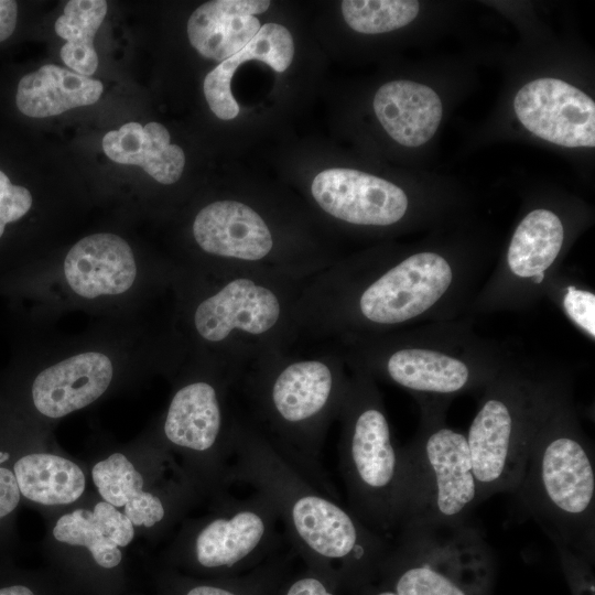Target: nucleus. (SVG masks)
I'll return each mask as SVG.
<instances>
[{
  "label": "nucleus",
  "mask_w": 595,
  "mask_h": 595,
  "mask_svg": "<svg viewBox=\"0 0 595 595\" xmlns=\"http://www.w3.org/2000/svg\"><path fill=\"white\" fill-rule=\"evenodd\" d=\"M186 357L173 317L158 323L150 310L93 318L75 333L47 331L30 374L29 405L36 423L52 429L153 376H173Z\"/></svg>",
  "instance_id": "f257e3e1"
},
{
  "label": "nucleus",
  "mask_w": 595,
  "mask_h": 595,
  "mask_svg": "<svg viewBox=\"0 0 595 595\" xmlns=\"http://www.w3.org/2000/svg\"><path fill=\"white\" fill-rule=\"evenodd\" d=\"M231 483L264 495L291 547L315 566L367 578L390 549L387 539L288 462L252 422L240 419L234 433Z\"/></svg>",
  "instance_id": "f03ea898"
},
{
  "label": "nucleus",
  "mask_w": 595,
  "mask_h": 595,
  "mask_svg": "<svg viewBox=\"0 0 595 595\" xmlns=\"http://www.w3.org/2000/svg\"><path fill=\"white\" fill-rule=\"evenodd\" d=\"M180 267L142 252L113 231L85 235L34 261L24 288L47 328L68 314L93 318L144 312L174 288Z\"/></svg>",
  "instance_id": "7ed1b4c3"
},
{
  "label": "nucleus",
  "mask_w": 595,
  "mask_h": 595,
  "mask_svg": "<svg viewBox=\"0 0 595 595\" xmlns=\"http://www.w3.org/2000/svg\"><path fill=\"white\" fill-rule=\"evenodd\" d=\"M164 412L150 430L173 455L199 497L228 495L237 418L228 405L226 365L187 355L172 376Z\"/></svg>",
  "instance_id": "20e7f679"
},
{
  "label": "nucleus",
  "mask_w": 595,
  "mask_h": 595,
  "mask_svg": "<svg viewBox=\"0 0 595 595\" xmlns=\"http://www.w3.org/2000/svg\"><path fill=\"white\" fill-rule=\"evenodd\" d=\"M249 393L262 435L312 484L338 499L321 463L327 425L344 401L334 368L324 359L291 360L260 372Z\"/></svg>",
  "instance_id": "39448f33"
},
{
  "label": "nucleus",
  "mask_w": 595,
  "mask_h": 595,
  "mask_svg": "<svg viewBox=\"0 0 595 595\" xmlns=\"http://www.w3.org/2000/svg\"><path fill=\"white\" fill-rule=\"evenodd\" d=\"M515 494L556 547L594 563V455L582 440L565 432L533 435Z\"/></svg>",
  "instance_id": "423d86ee"
},
{
  "label": "nucleus",
  "mask_w": 595,
  "mask_h": 595,
  "mask_svg": "<svg viewBox=\"0 0 595 595\" xmlns=\"http://www.w3.org/2000/svg\"><path fill=\"white\" fill-rule=\"evenodd\" d=\"M173 292L172 317L187 355L216 363L235 337H262L280 325L284 314L280 293L249 275L181 269Z\"/></svg>",
  "instance_id": "0eeeda50"
},
{
  "label": "nucleus",
  "mask_w": 595,
  "mask_h": 595,
  "mask_svg": "<svg viewBox=\"0 0 595 595\" xmlns=\"http://www.w3.org/2000/svg\"><path fill=\"white\" fill-rule=\"evenodd\" d=\"M97 495L120 509L137 533L159 540L199 498L173 455L149 429L129 444L112 446L89 466Z\"/></svg>",
  "instance_id": "6e6552de"
},
{
  "label": "nucleus",
  "mask_w": 595,
  "mask_h": 595,
  "mask_svg": "<svg viewBox=\"0 0 595 595\" xmlns=\"http://www.w3.org/2000/svg\"><path fill=\"white\" fill-rule=\"evenodd\" d=\"M48 573L65 595H125L126 550L138 536L130 519L97 494L51 515Z\"/></svg>",
  "instance_id": "1a4fd4ad"
},
{
  "label": "nucleus",
  "mask_w": 595,
  "mask_h": 595,
  "mask_svg": "<svg viewBox=\"0 0 595 595\" xmlns=\"http://www.w3.org/2000/svg\"><path fill=\"white\" fill-rule=\"evenodd\" d=\"M376 573L396 595H493L494 555L468 523L454 528H403Z\"/></svg>",
  "instance_id": "9d476101"
},
{
  "label": "nucleus",
  "mask_w": 595,
  "mask_h": 595,
  "mask_svg": "<svg viewBox=\"0 0 595 595\" xmlns=\"http://www.w3.org/2000/svg\"><path fill=\"white\" fill-rule=\"evenodd\" d=\"M339 468L349 510L387 539L401 526L402 466L383 411L370 399L344 401Z\"/></svg>",
  "instance_id": "9b49d317"
},
{
  "label": "nucleus",
  "mask_w": 595,
  "mask_h": 595,
  "mask_svg": "<svg viewBox=\"0 0 595 595\" xmlns=\"http://www.w3.org/2000/svg\"><path fill=\"white\" fill-rule=\"evenodd\" d=\"M400 455V530L466 524L479 504L466 436L437 428Z\"/></svg>",
  "instance_id": "f8f14e48"
},
{
  "label": "nucleus",
  "mask_w": 595,
  "mask_h": 595,
  "mask_svg": "<svg viewBox=\"0 0 595 595\" xmlns=\"http://www.w3.org/2000/svg\"><path fill=\"white\" fill-rule=\"evenodd\" d=\"M280 519L262 494L226 495L210 511L182 523L166 551L173 565L199 574L232 571L263 558L281 544Z\"/></svg>",
  "instance_id": "ddd939ff"
},
{
  "label": "nucleus",
  "mask_w": 595,
  "mask_h": 595,
  "mask_svg": "<svg viewBox=\"0 0 595 595\" xmlns=\"http://www.w3.org/2000/svg\"><path fill=\"white\" fill-rule=\"evenodd\" d=\"M533 435L518 426L511 408L501 399H488L466 437L479 502L497 493H515Z\"/></svg>",
  "instance_id": "4468645a"
},
{
  "label": "nucleus",
  "mask_w": 595,
  "mask_h": 595,
  "mask_svg": "<svg viewBox=\"0 0 595 595\" xmlns=\"http://www.w3.org/2000/svg\"><path fill=\"white\" fill-rule=\"evenodd\" d=\"M451 282L452 270L444 258L415 253L374 281L361 293L359 310L374 323H401L431 307Z\"/></svg>",
  "instance_id": "2eb2a0df"
},
{
  "label": "nucleus",
  "mask_w": 595,
  "mask_h": 595,
  "mask_svg": "<svg viewBox=\"0 0 595 595\" xmlns=\"http://www.w3.org/2000/svg\"><path fill=\"white\" fill-rule=\"evenodd\" d=\"M515 112L534 136L575 148L595 145V102L585 93L556 78H538L517 93Z\"/></svg>",
  "instance_id": "dca6fc26"
},
{
  "label": "nucleus",
  "mask_w": 595,
  "mask_h": 595,
  "mask_svg": "<svg viewBox=\"0 0 595 595\" xmlns=\"http://www.w3.org/2000/svg\"><path fill=\"white\" fill-rule=\"evenodd\" d=\"M311 192L324 212L355 225H391L400 220L408 208V197L400 187L350 169L318 173Z\"/></svg>",
  "instance_id": "f3484780"
},
{
  "label": "nucleus",
  "mask_w": 595,
  "mask_h": 595,
  "mask_svg": "<svg viewBox=\"0 0 595 595\" xmlns=\"http://www.w3.org/2000/svg\"><path fill=\"white\" fill-rule=\"evenodd\" d=\"M192 237L210 260L258 262L273 249V238L263 218L250 206L231 199L215 201L198 210Z\"/></svg>",
  "instance_id": "a211bd4d"
},
{
  "label": "nucleus",
  "mask_w": 595,
  "mask_h": 595,
  "mask_svg": "<svg viewBox=\"0 0 595 595\" xmlns=\"http://www.w3.org/2000/svg\"><path fill=\"white\" fill-rule=\"evenodd\" d=\"M12 470L22 497L55 513L78 504L87 487L82 464L63 454L52 435L20 455Z\"/></svg>",
  "instance_id": "6ab92c4d"
},
{
  "label": "nucleus",
  "mask_w": 595,
  "mask_h": 595,
  "mask_svg": "<svg viewBox=\"0 0 595 595\" xmlns=\"http://www.w3.org/2000/svg\"><path fill=\"white\" fill-rule=\"evenodd\" d=\"M270 4L268 0L206 2L188 19V40L204 57L224 62L253 39L261 28L253 15L267 11Z\"/></svg>",
  "instance_id": "aec40b11"
},
{
  "label": "nucleus",
  "mask_w": 595,
  "mask_h": 595,
  "mask_svg": "<svg viewBox=\"0 0 595 595\" xmlns=\"http://www.w3.org/2000/svg\"><path fill=\"white\" fill-rule=\"evenodd\" d=\"M374 110L388 134L405 147L428 142L442 118L437 94L426 85L410 80L382 85L375 95Z\"/></svg>",
  "instance_id": "412c9836"
},
{
  "label": "nucleus",
  "mask_w": 595,
  "mask_h": 595,
  "mask_svg": "<svg viewBox=\"0 0 595 595\" xmlns=\"http://www.w3.org/2000/svg\"><path fill=\"white\" fill-rule=\"evenodd\" d=\"M170 133L159 122L145 126L128 122L102 138L106 155L120 164L139 165L156 182L170 185L182 175L183 150L170 142Z\"/></svg>",
  "instance_id": "4be33fe9"
},
{
  "label": "nucleus",
  "mask_w": 595,
  "mask_h": 595,
  "mask_svg": "<svg viewBox=\"0 0 595 595\" xmlns=\"http://www.w3.org/2000/svg\"><path fill=\"white\" fill-rule=\"evenodd\" d=\"M294 42L290 31L274 22L263 24L253 39L238 53L221 62L204 79V95L212 111L223 120L239 113L231 93V78L241 63L258 60L275 72H284L292 63Z\"/></svg>",
  "instance_id": "5701e85b"
},
{
  "label": "nucleus",
  "mask_w": 595,
  "mask_h": 595,
  "mask_svg": "<svg viewBox=\"0 0 595 595\" xmlns=\"http://www.w3.org/2000/svg\"><path fill=\"white\" fill-rule=\"evenodd\" d=\"M101 93L102 84L97 79L56 65H44L20 79L15 101L25 116L45 118L93 105Z\"/></svg>",
  "instance_id": "b1692460"
},
{
  "label": "nucleus",
  "mask_w": 595,
  "mask_h": 595,
  "mask_svg": "<svg viewBox=\"0 0 595 595\" xmlns=\"http://www.w3.org/2000/svg\"><path fill=\"white\" fill-rule=\"evenodd\" d=\"M389 377L420 392L453 393L467 385V366L453 357L426 349H400L387 361Z\"/></svg>",
  "instance_id": "393cba45"
},
{
  "label": "nucleus",
  "mask_w": 595,
  "mask_h": 595,
  "mask_svg": "<svg viewBox=\"0 0 595 595\" xmlns=\"http://www.w3.org/2000/svg\"><path fill=\"white\" fill-rule=\"evenodd\" d=\"M563 226L548 209H534L518 225L509 249L508 264L521 278L536 277L553 263L563 244Z\"/></svg>",
  "instance_id": "a878e982"
},
{
  "label": "nucleus",
  "mask_w": 595,
  "mask_h": 595,
  "mask_svg": "<svg viewBox=\"0 0 595 595\" xmlns=\"http://www.w3.org/2000/svg\"><path fill=\"white\" fill-rule=\"evenodd\" d=\"M107 8L104 0H71L55 22L56 34L66 41L60 53L62 61L77 74L89 76L98 67L94 36Z\"/></svg>",
  "instance_id": "bb28decb"
},
{
  "label": "nucleus",
  "mask_w": 595,
  "mask_h": 595,
  "mask_svg": "<svg viewBox=\"0 0 595 595\" xmlns=\"http://www.w3.org/2000/svg\"><path fill=\"white\" fill-rule=\"evenodd\" d=\"M420 4L413 0H345L342 12L355 31L378 34L400 29L412 22Z\"/></svg>",
  "instance_id": "cd10ccee"
},
{
  "label": "nucleus",
  "mask_w": 595,
  "mask_h": 595,
  "mask_svg": "<svg viewBox=\"0 0 595 595\" xmlns=\"http://www.w3.org/2000/svg\"><path fill=\"white\" fill-rule=\"evenodd\" d=\"M32 207L31 192L24 186L12 184L7 174L0 171V240L7 226L24 218Z\"/></svg>",
  "instance_id": "c85d7f7f"
},
{
  "label": "nucleus",
  "mask_w": 595,
  "mask_h": 595,
  "mask_svg": "<svg viewBox=\"0 0 595 595\" xmlns=\"http://www.w3.org/2000/svg\"><path fill=\"white\" fill-rule=\"evenodd\" d=\"M558 550L572 595H595L594 563L563 547Z\"/></svg>",
  "instance_id": "c756f323"
},
{
  "label": "nucleus",
  "mask_w": 595,
  "mask_h": 595,
  "mask_svg": "<svg viewBox=\"0 0 595 595\" xmlns=\"http://www.w3.org/2000/svg\"><path fill=\"white\" fill-rule=\"evenodd\" d=\"M563 306L578 326L592 337L595 336V295L593 293L569 286Z\"/></svg>",
  "instance_id": "7c9ffc66"
},
{
  "label": "nucleus",
  "mask_w": 595,
  "mask_h": 595,
  "mask_svg": "<svg viewBox=\"0 0 595 595\" xmlns=\"http://www.w3.org/2000/svg\"><path fill=\"white\" fill-rule=\"evenodd\" d=\"M9 457L0 458V520L13 513L22 497L12 468L2 465Z\"/></svg>",
  "instance_id": "2f4dec72"
},
{
  "label": "nucleus",
  "mask_w": 595,
  "mask_h": 595,
  "mask_svg": "<svg viewBox=\"0 0 595 595\" xmlns=\"http://www.w3.org/2000/svg\"><path fill=\"white\" fill-rule=\"evenodd\" d=\"M172 587H163V595H241L236 589L209 581H173Z\"/></svg>",
  "instance_id": "473e14b6"
},
{
  "label": "nucleus",
  "mask_w": 595,
  "mask_h": 595,
  "mask_svg": "<svg viewBox=\"0 0 595 595\" xmlns=\"http://www.w3.org/2000/svg\"><path fill=\"white\" fill-rule=\"evenodd\" d=\"M284 595H335L316 576H303L292 582Z\"/></svg>",
  "instance_id": "72a5a7b5"
},
{
  "label": "nucleus",
  "mask_w": 595,
  "mask_h": 595,
  "mask_svg": "<svg viewBox=\"0 0 595 595\" xmlns=\"http://www.w3.org/2000/svg\"><path fill=\"white\" fill-rule=\"evenodd\" d=\"M18 17V4L12 0H0V42L14 31Z\"/></svg>",
  "instance_id": "f704fd0d"
},
{
  "label": "nucleus",
  "mask_w": 595,
  "mask_h": 595,
  "mask_svg": "<svg viewBox=\"0 0 595 595\" xmlns=\"http://www.w3.org/2000/svg\"><path fill=\"white\" fill-rule=\"evenodd\" d=\"M534 278H536L534 282L540 283V282H542V280L544 278V273H540V274L536 275Z\"/></svg>",
  "instance_id": "c9c22d12"
},
{
  "label": "nucleus",
  "mask_w": 595,
  "mask_h": 595,
  "mask_svg": "<svg viewBox=\"0 0 595 595\" xmlns=\"http://www.w3.org/2000/svg\"><path fill=\"white\" fill-rule=\"evenodd\" d=\"M125 595H138V594H128V593H126Z\"/></svg>",
  "instance_id": "e433bc0d"
}]
</instances>
